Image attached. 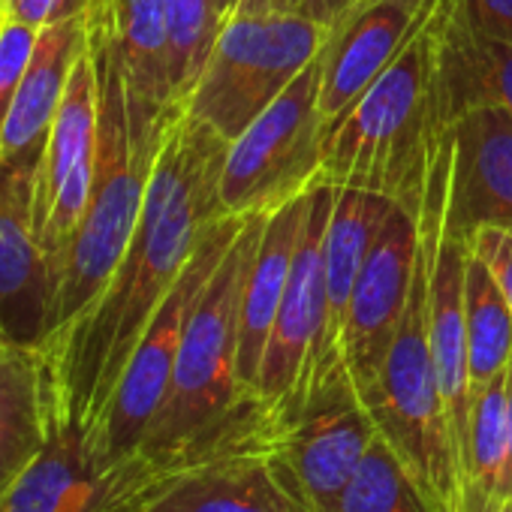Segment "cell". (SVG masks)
Instances as JSON below:
<instances>
[{"mask_svg":"<svg viewBox=\"0 0 512 512\" xmlns=\"http://www.w3.org/2000/svg\"><path fill=\"white\" fill-rule=\"evenodd\" d=\"M473 28L512 46V0H461Z\"/></svg>","mask_w":512,"mask_h":512,"instance_id":"cell-32","label":"cell"},{"mask_svg":"<svg viewBox=\"0 0 512 512\" xmlns=\"http://www.w3.org/2000/svg\"><path fill=\"white\" fill-rule=\"evenodd\" d=\"M85 34H88V55L97 73V97H100L97 163H94L88 208L55 272L49 338L64 326H70L100 296V290L109 284L112 272L118 269L121 256L133 238V229L139 223L145 190L166 127L178 109L175 106L169 118L160 124L133 115L127 103L121 64L100 25H94L88 16H85Z\"/></svg>","mask_w":512,"mask_h":512,"instance_id":"cell-4","label":"cell"},{"mask_svg":"<svg viewBox=\"0 0 512 512\" xmlns=\"http://www.w3.org/2000/svg\"><path fill=\"white\" fill-rule=\"evenodd\" d=\"M85 16L106 34L127 85L130 109L163 121L178 103L169 76L166 0H88Z\"/></svg>","mask_w":512,"mask_h":512,"instance_id":"cell-19","label":"cell"},{"mask_svg":"<svg viewBox=\"0 0 512 512\" xmlns=\"http://www.w3.org/2000/svg\"><path fill=\"white\" fill-rule=\"evenodd\" d=\"M335 205L332 184H314L293 256L290 281L269 335L256 395L287 425L320 380L326 338V229Z\"/></svg>","mask_w":512,"mask_h":512,"instance_id":"cell-10","label":"cell"},{"mask_svg":"<svg viewBox=\"0 0 512 512\" xmlns=\"http://www.w3.org/2000/svg\"><path fill=\"white\" fill-rule=\"evenodd\" d=\"M464 269H467V241L443 229L434 281H431V359H434L437 389L446 407L461 476L467 461L470 404H473L467 323H464Z\"/></svg>","mask_w":512,"mask_h":512,"instance_id":"cell-20","label":"cell"},{"mask_svg":"<svg viewBox=\"0 0 512 512\" xmlns=\"http://www.w3.org/2000/svg\"><path fill=\"white\" fill-rule=\"evenodd\" d=\"M416 247V205L395 202L362 263L341 338V362L350 371L356 392H362L377 377L392 347L410 293Z\"/></svg>","mask_w":512,"mask_h":512,"instance_id":"cell-14","label":"cell"},{"mask_svg":"<svg viewBox=\"0 0 512 512\" xmlns=\"http://www.w3.org/2000/svg\"><path fill=\"white\" fill-rule=\"evenodd\" d=\"M506 428H509V458L503 473V503L512 497V359L506 365Z\"/></svg>","mask_w":512,"mask_h":512,"instance_id":"cell-34","label":"cell"},{"mask_svg":"<svg viewBox=\"0 0 512 512\" xmlns=\"http://www.w3.org/2000/svg\"><path fill=\"white\" fill-rule=\"evenodd\" d=\"M392 205L395 202L386 196L335 187V205H332V217L326 229V338H323L320 380L344 368L341 338H344L353 290H356L365 256L371 250V241L377 229L383 226V220L389 217Z\"/></svg>","mask_w":512,"mask_h":512,"instance_id":"cell-22","label":"cell"},{"mask_svg":"<svg viewBox=\"0 0 512 512\" xmlns=\"http://www.w3.org/2000/svg\"><path fill=\"white\" fill-rule=\"evenodd\" d=\"M145 512H320L284 452V422L272 410L205 458L154 485Z\"/></svg>","mask_w":512,"mask_h":512,"instance_id":"cell-9","label":"cell"},{"mask_svg":"<svg viewBox=\"0 0 512 512\" xmlns=\"http://www.w3.org/2000/svg\"><path fill=\"white\" fill-rule=\"evenodd\" d=\"M52 416L37 353L0 347V500L43 449Z\"/></svg>","mask_w":512,"mask_h":512,"instance_id":"cell-24","label":"cell"},{"mask_svg":"<svg viewBox=\"0 0 512 512\" xmlns=\"http://www.w3.org/2000/svg\"><path fill=\"white\" fill-rule=\"evenodd\" d=\"M458 133L434 139L416 205L419 247L407 305L377 377L359 392L377 434L392 446L431 512H461V473L431 359V281L449 214Z\"/></svg>","mask_w":512,"mask_h":512,"instance_id":"cell-2","label":"cell"},{"mask_svg":"<svg viewBox=\"0 0 512 512\" xmlns=\"http://www.w3.org/2000/svg\"><path fill=\"white\" fill-rule=\"evenodd\" d=\"M329 512H431L416 482L377 434Z\"/></svg>","mask_w":512,"mask_h":512,"instance_id":"cell-28","label":"cell"},{"mask_svg":"<svg viewBox=\"0 0 512 512\" xmlns=\"http://www.w3.org/2000/svg\"><path fill=\"white\" fill-rule=\"evenodd\" d=\"M356 0H287V13L335 28Z\"/></svg>","mask_w":512,"mask_h":512,"instance_id":"cell-33","label":"cell"},{"mask_svg":"<svg viewBox=\"0 0 512 512\" xmlns=\"http://www.w3.org/2000/svg\"><path fill=\"white\" fill-rule=\"evenodd\" d=\"M97 115V73L85 49L73 67L67 94L46 136L34 184V235L46 256L52 287L55 272L88 208L97 163Z\"/></svg>","mask_w":512,"mask_h":512,"instance_id":"cell-12","label":"cell"},{"mask_svg":"<svg viewBox=\"0 0 512 512\" xmlns=\"http://www.w3.org/2000/svg\"><path fill=\"white\" fill-rule=\"evenodd\" d=\"M467 247L491 269V275L512 311V229L494 226V223L476 226L467 238Z\"/></svg>","mask_w":512,"mask_h":512,"instance_id":"cell-30","label":"cell"},{"mask_svg":"<svg viewBox=\"0 0 512 512\" xmlns=\"http://www.w3.org/2000/svg\"><path fill=\"white\" fill-rule=\"evenodd\" d=\"M266 217L247 214L184 326L166 401L139 449L160 476L205 458L272 410L238 380L244 281Z\"/></svg>","mask_w":512,"mask_h":512,"instance_id":"cell-3","label":"cell"},{"mask_svg":"<svg viewBox=\"0 0 512 512\" xmlns=\"http://www.w3.org/2000/svg\"><path fill=\"white\" fill-rule=\"evenodd\" d=\"M464 323H467V353H470V383L473 392L500 377L512 359V311L500 293L491 269L467 247L464 269Z\"/></svg>","mask_w":512,"mask_h":512,"instance_id":"cell-26","label":"cell"},{"mask_svg":"<svg viewBox=\"0 0 512 512\" xmlns=\"http://www.w3.org/2000/svg\"><path fill=\"white\" fill-rule=\"evenodd\" d=\"M437 118L455 127L476 109H503L512 118V46L467 19L461 0H440L434 13Z\"/></svg>","mask_w":512,"mask_h":512,"instance_id":"cell-17","label":"cell"},{"mask_svg":"<svg viewBox=\"0 0 512 512\" xmlns=\"http://www.w3.org/2000/svg\"><path fill=\"white\" fill-rule=\"evenodd\" d=\"M434 79L431 16L392 67L329 124L320 184L365 190L413 205L425 184L434 139L443 130Z\"/></svg>","mask_w":512,"mask_h":512,"instance_id":"cell-5","label":"cell"},{"mask_svg":"<svg viewBox=\"0 0 512 512\" xmlns=\"http://www.w3.org/2000/svg\"><path fill=\"white\" fill-rule=\"evenodd\" d=\"M160 473L142 458L106 461L88 434L58 413L25 473L0 500V512H145Z\"/></svg>","mask_w":512,"mask_h":512,"instance_id":"cell-11","label":"cell"},{"mask_svg":"<svg viewBox=\"0 0 512 512\" xmlns=\"http://www.w3.org/2000/svg\"><path fill=\"white\" fill-rule=\"evenodd\" d=\"M40 157L0 151V347L40 350L49 338L52 275L34 235Z\"/></svg>","mask_w":512,"mask_h":512,"instance_id":"cell-13","label":"cell"},{"mask_svg":"<svg viewBox=\"0 0 512 512\" xmlns=\"http://www.w3.org/2000/svg\"><path fill=\"white\" fill-rule=\"evenodd\" d=\"M0 31H4V13H0Z\"/></svg>","mask_w":512,"mask_h":512,"instance_id":"cell-39","label":"cell"},{"mask_svg":"<svg viewBox=\"0 0 512 512\" xmlns=\"http://www.w3.org/2000/svg\"><path fill=\"white\" fill-rule=\"evenodd\" d=\"M500 512H512V497H509V500H506V503L500 506Z\"/></svg>","mask_w":512,"mask_h":512,"instance_id":"cell-38","label":"cell"},{"mask_svg":"<svg viewBox=\"0 0 512 512\" xmlns=\"http://www.w3.org/2000/svg\"><path fill=\"white\" fill-rule=\"evenodd\" d=\"M437 4L413 7L404 4V0H383V4L362 10L356 19L332 31L323 49V76L317 100L326 130L392 67V61L428 25Z\"/></svg>","mask_w":512,"mask_h":512,"instance_id":"cell-16","label":"cell"},{"mask_svg":"<svg viewBox=\"0 0 512 512\" xmlns=\"http://www.w3.org/2000/svg\"><path fill=\"white\" fill-rule=\"evenodd\" d=\"M226 22L229 10L223 0H166L169 76L178 106L193 94Z\"/></svg>","mask_w":512,"mask_h":512,"instance_id":"cell-27","label":"cell"},{"mask_svg":"<svg viewBox=\"0 0 512 512\" xmlns=\"http://www.w3.org/2000/svg\"><path fill=\"white\" fill-rule=\"evenodd\" d=\"M311 193V190H308ZM308 193L287 202L275 214L266 217L260 244L247 269L244 281V299H241V326H238V380L241 389L256 392L260 383L263 356L269 347V335L290 281L293 256L299 247L305 211H308Z\"/></svg>","mask_w":512,"mask_h":512,"instance_id":"cell-21","label":"cell"},{"mask_svg":"<svg viewBox=\"0 0 512 512\" xmlns=\"http://www.w3.org/2000/svg\"><path fill=\"white\" fill-rule=\"evenodd\" d=\"M509 458L506 428V371L473 392L467 461L461 476V512H500L503 473Z\"/></svg>","mask_w":512,"mask_h":512,"instance_id":"cell-25","label":"cell"},{"mask_svg":"<svg viewBox=\"0 0 512 512\" xmlns=\"http://www.w3.org/2000/svg\"><path fill=\"white\" fill-rule=\"evenodd\" d=\"M374 4H383V0H356V4H353V7L347 10V16H344V19H341V22H338L335 28H341L344 22L356 19V16H359L362 10H368V7H374ZM404 4H413V7H431V4H437V0H404ZM335 28H332V31H335Z\"/></svg>","mask_w":512,"mask_h":512,"instance_id":"cell-36","label":"cell"},{"mask_svg":"<svg viewBox=\"0 0 512 512\" xmlns=\"http://www.w3.org/2000/svg\"><path fill=\"white\" fill-rule=\"evenodd\" d=\"M323 52L299 79L229 142L220 172L223 214H275L320 184L326 124L320 118Z\"/></svg>","mask_w":512,"mask_h":512,"instance_id":"cell-7","label":"cell"},{"mask_svg":"<svg viewBox=\"0 0 512 512\" xmlns=\"http://www.w3.org/2000/svg\"><path fill=\"white\" fill-rule=\"evenodd\" d=\"M272 16V13H287V0H238L232 16Z\"/></svg>","mask_w":512,"mask_h":512,"instance_id":"cell-35","label":"cell"},{"mask_svg":"<svg viewBox=\"0 0 512 512\" xmlns=\"http://www.w3.org/2000/svg\"><path fill=\"white\" fill-rule=\"evenodd\" d=\"M88 0H0L4 22L28 25L37 31H46L49 25H58L64 19L82 16Z\"/></svg>","mask_w":512,"mask_h":512,"instance_id":"cell-31","label":"cell"},{"mask_svg":"<svg viewBox=\"0 0 512 512\" xmlns=\"http://www.w3.org/2000/svg\"><path fill=\"white\" fill-rule=\"evenodd\" d=\"M329 25L293 16H232L184 109L226 142L238 139L326 49Z\"/></svg>","mask_w":512,"mask_h":512,"instance_id":"cell-6","label":"cell"},{"mask_svg":"<svg viewBox=\"0 0 512 512\" xmlns=\"http://www.w3.org/2000/svg\"><path fill=\"white\" fill-rule=\"evenodd\" d=\"M458 151L446 232L467 241L476 226L512 229V118L503 109H476L455 124Z\"/></svg>","mask_w":512,"mask_h":512,"instance_id":"cell-18","label":"cell"},{"mask_svg":"<svg viewBox=\"0 0 512 512\" xmlns=\"http://www.w3.org/2000/svg\"><path fill=\"white\" fill-rule=\"evenodd\" d=\"M229 142L175 109L151 169L145 205L118 269L100 296L37 353L55 413L97 431L148 323L181 278L205 223L226 217L220 172Z\"/></svg>","mask_w":512,"mask_h":512,"instance_id":"cell-1","label":"cell"},{"mask_svg":"<svg viewBox=\"0 0 512 512\" xmlns=\"http://www.w3.org/2000/svg\"><path fill=\"white\" fill-rule=\"evenodd\" d=\"M85 49H88L85 13L40 31L31 64L19 85L16 103L10 109L4 133H0V151L4 154H43L52 121L67 94L73 67L79 64Z\"/></svg>","mask_w":512,"mask_h":512,"instance_id":"cell-23","label":"cell"},{"mask_svg":"<svg viewBox=\"0 0 512 512\" xmlns=\"http://www.w3.org/2000/svg\"><path fill=\"white\" fill-rule=\"evenodd\" d=\"M37 40H40L37 28L16 25V22H4V31H0V133H4V124L16 103Z\"/></svg>","mask_w":512,"mask_h":512,"instance_id":"cell-29","label":"cell"},{"mask_svg":"<svg viewBox=\"0 0 512 512\" xmlns=\"http://www.w3.org/2000/svg\"><path fill=\"white\" fill-rule=\"evenodd\" d=\"M223 4H226V10H229V19H232V13H235V4H238V0H223Z\"/></svg>","mask_w":512,"mask_h":512,"instance_id":"cell-37","label":"cell"},{"mask_svg":"<svg viewBox=\"0 0 512 512\" xmlns=\"http://www.w3.org/2000/svg\"><path fill=\"white\" fill-rule=\"evenodd\" d=\"M374 437L377 428L347 368L326 374L302 410L284 425V452L320 512L335 506Z\"/></svg>","mask_w":512,"mask_h":512,"instance_id":"cell-15","label":"cell"},{"mask_svg":"<svg viewBox=\"0 0 512 512\" xmlns=\"http://www.w3.org/2000/svg\"><path fill=\"white\" fill-rule=\"evenodd\" d=\"M244 220L247 217L226 214V217L205 223L181 278L175 281V287L163 299L160 311L148 323L139 347L133 350V356L118 380V389H115L97 431L88 437L100 458L127 461V458L139 455V449L166 401L184 326H187L205 284L211 281L214 269L220 266L229 244L235 241L238 229L244 226Z\"/></svg>","mask_w":512,"mask_h":512,"instance_id":"cell-8","label":"cell"}]
</instances>
